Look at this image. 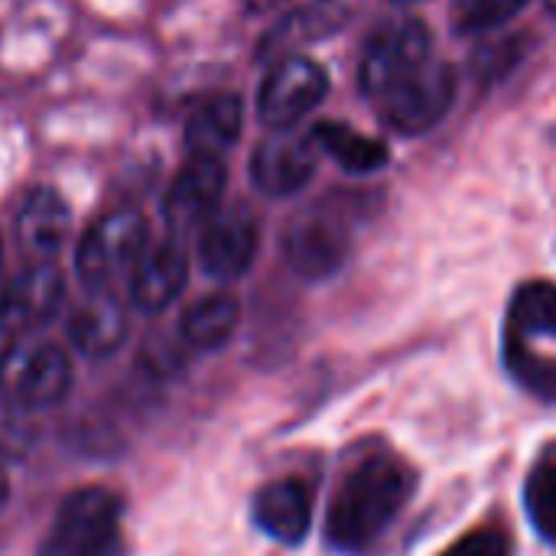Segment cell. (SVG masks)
<instances>
[{"mask_svg":"<svg viewBox=\"0 0 556 556\" xmlns=\"http://www.w3.org/2000/svg\"><path fill=\"white\" fill-rule=\"evenodd\" d=\"M417 492V472L397 453H368L339 482L326 511L332 551L358 556L371 551L401 518Z\"/></svg>","mask_w":556,"mask_h":556,"instance_id":"cell-1","label":"cell"},{"mask_svg":"<svg viewBox=\"0 0 556 556\" xmlns=\"http://www.w3.org/2000/svg\"><path fill=\"white\" fill-rule=\"evenodd\" d=\"M124 502L121 495L88 485L59 505L36 556H121L124 534H121Z\"/></svg>","mask_w":556,"mask_h":556,"instance_id":"cell-2","label":"cell"},{"mask_svg":"<svg viewBox=\"0 0 556 556\" xmlns=\"http://www.w3.org/2000/svg\"><path fill=\"white\" fill-rule=\"evenodd\" d=\"M72 388L68 355L46 339L23 336L0 358V394L16 410H42L59 404Z\"/></svg>","mask_w":556,"mask_h":556,"instance_id":"cell-3","label":"cell"},{"mask_svg":"<svg viewBox=\"0 0 556 556\" xmlns=\"http://www.w3.org/2000/svg\"><path fill=\"white\" fill-rule=\"evenodd\" d=\"M147 254V222L134 208L101 215L78 241L75 267L88 290H111L117 277L140 264Z\"/></svg>","mask_w":556,"mask_h":556,"instance_id":"cell-4","label":"cell"},{"mask_svg":"<svg viewBox=\"0 0 556 556\" xmlns=\"http://www.w3.org/2000/svg\"><path fill=\"white\" fill-rule=\"evenodd\" d=\"M433 33L424 20L407 16L381 26L362 55L358 85L368 98H384L391 88H397L404 78H410L417 68L430 62Z\"/></svg>","mask_w":556,"mask_h":556,"instance_id":"cell-5","label":"cell"},{"mask_svg":"<svg viewBox=\"0 0 556 556\" xmlns=\"http://www.w3.org/2000/svg\"><path fill=\"white\" fill-rule=\"evenodd\" d=\"M456 85H459V78H456L453 65L427 62L410 78H404L397 88H391L384 98H378L381 121L404 137L427 134L450 114V108L456 101Z\"/></svg>","mask_w":556,"mask_h":556,"instance_id":"cell-6","label":"cell"},{"mask_svg":"<svg viewBox=\"0 0 556 556\" xmlns=\"http://www.w3.org/2000/svg\"><path fill=\"white\" fill-rule=\"evenodd\" d=\"M329 94V75L309 55H283L270 65L257 91V114L270 130H293Z\"/></svg>","mask_w":556,"mask_h":556,"instance_id":"cell-7","label":"cell"},{"mask_svg":"<svg viewBox=\"0 0 556 556\" xmlns=\"http://www.w3.org/2000/svg\"><path fill=\"white\" fill-rule=\"evenodd\" d=\"M349 248H352L349 225L342 222V215H332L326 208H313L300 215L283 235V257L290 270L309 283L339 274L349 257Z\"/></svg>","mask_w":556,"mask_h":556,"instance_id":"cell-8","label":"cell"},{"mask_svg":"<svg viewBox=\"0 0 556 556\" xmlns=\"http://www.w3.org/2000/svg\"><path fill=\"white\" fill-rule=\"evenodd\" d=\"M261 244L257 218L244 208H218L202 228H199V264L208 277L235 280L251 270Z\"/></svg>","mask_w":556,"mask_h":556,"instance_id":"cell-9","label":"cell"},{"mask_svg":"<svg viewBox=\"0 0 556 556\" xmlns=\"http://www.w3.org/2000/svg\"><path fill=\"white\" fill-rule=\"evenodd\" d=\"M316 163H319V147L313 134L274 130L267 140L257 143L251 156V179L264 195L287 199L313 179Z\"/></svg>","mask_w":556,"mask_h":556,"instance_id":"cell-10","label":"cell"},{"mask_svg":"<svg viewBox=\"0 0 556 556\" xmlns=\"http://www.w3.org/2000/svg\"><path fill=\"white\" fill-rule=\"evenodd\" d=\"M65 280L55 264L33 261L20 270L0 293V326L13 336H29L42 329L62 306Z\"/></svg>","mask_w":556,"mask_h":556,"instance_id":"cell-11","label":"cell"},{"mask_svg":"<svg viewBox=\"0 0 556 556\" xmlns=\"http://www.w3.org/2000/svg\"><path fill=\"white\" fill-rule=\"evenodd\" d=\"M225 182H228V169H225L222 156H192L176 173V179L166 192V202H163L166 225L179 235L202 228L218 212Z\"/></svg>","mask_w":556,"mask_h":556,"instance_id":"cell-12","label":"cell"},{"mask_svg":"<svg viewBox=\"0 0 556 556\" xmlns=\"http://www.w3.org/2000/svg\"><path fill=\"white\" fill-rule=\"evenodd\" d=\"M254 525L277 544L296 547L313 525V492L300 479H280L254 495Z\"/></svg>","mask_w":556,"mask_h":556,"instance_id":"cell-13","label":"cell"},{"mask_svg":"<svg viewBox=\"0 0 556 556\" xmlns=\"http://www.w3.org/2000/svg\"><path fill=\"white\" fill-rule=\"evenodd\" d=\"M352 16L349 0H309L296 10H290L264 39H261V59H283L296 55L300 46L319 42L332 33H339Z\"/></svg>","mask_w":556,"mask_h":556,"instance_id":"cell-14","label":"cell"},{"mask_svg":"<svg viewBox=\"0 0 556 556\" xmlns=\"http://www.w3.org/2000/svg\"><path fill=\"white\" fill-rule=\"evenodd\" d=\"M68 339L88 358L114 355L127 339L124 303L111 290H91L68 316Z\"/></svg>","mask_w":556,"mask_h":556,"instance_id":"cell-15","label":"cell"},{"mask_svg":"<svg viewBox=\"0 0 556 556\" xmlns=\"http://www.w3.org/2000/svg\"><path fill=\"white\" fill-rule=\"evenodd\" d=\"M189 277V257L182 244L163 241L153 251L140 257V264L130 274V300L143 313H163L186 287Z\"/></svg>","mask_w":556,"mask_h":556,"instance_id":"cell-16","label":"cell"},{"mask_svg":"<svg viewBox=\"0 0 556 556\" xmlns=\"http://www.w3.org/2000/svg\"><path fill=\"white\" fill-rule=\"evenodd\" d=\"M20 248L33 261H49L68 238V208L52 189H33L16 212Z\"/></svg>","mask_w":556,"mask_h":556,"instance_id":"cell-17","label":"cell"},{"mask_svg":"<svg viewBox=\"0 0 556 556\" xmlns=\"http://www.w3.org/2000/svg\"><path fill=\"white\" fill-rule=\"evenodd\" d=\"M244 104L238 94H218L205 101L186 124V147L192 156H222L241 137Z\"/></svg>","mask_w":556,"mask_h":556,"instance_id":"cell-18","label":"cell"},{"mask_svg":"<svg viewBox=\"0 0 556 556\" xmlns=\"http://www.w3.org/2000/svg\"><path fill=\"white\" fill-rule=\"evenodd\" d=\"M313 140L319 147V153L332 156L345 173H375L388 163V143L378 137H368L349 124L339 121H319L313 124Z\"/></svg>","mask_w":556,"mask_h":556,"instance_id":"cell-19","label":"cell"},{"mask_svg":"<svg viewBox=\"0 0 556 556\" xmlns=\"http://www.w3.org/2000/svg\"><path fill=\"white\" fill-rule=\"evenodd\" d=\"M238 319H241V303L231 293H212V296H202L199 303H192L182 313L179 336L192 349L215 352L235 336Z\"/></svg>","mask_w":556,"mask_h":556,"instance_id":"cell-20","label":"cell"},{"mask_svg":"<svg viewBox=\"0 0 556 556\" xmlns=\"http://www.w3.org/2000/svg\"><path fill=\"white\" fill-rule=\"evenodd\" d=\"M505 336L518 342L556 339V283L554 280H528L515 290L508 306Z\"/></svg>","mask_w":556,"mask_h":556,"instance_id":"cell-21","label":"cell"},{"mask_svg":"<svg viewBox=\"0 0 556 556\" xmlns=\"http://www.w3.org/2000/svg\"><path fill=\"white\" fill-rule=\"evenodd\" d=\"M505 365L531 394L556 401V358H544L531 349V342L505 336Z\"/></svg>","mask_w":556,"mask_h":556,"instance_id":"cell-22","label":"cell"},{"mask_svg":"<svg viewBox=\"0 0 556 556\" xmlns=\"http://www.w3.org/2000/svg\"><path fill=\"white\" fill-rule=\"evenodd\" d=\"M525 508L534 531L556 544V459H544L531 469L525 485Z\"/></svg>","mask_w":556,"mask_h":556,"instance_id":"cell-23","label":"cell"},{"mask_svg":"<svg viewBox=\"0 0 556 556\" xmlns=\"http://www.w3.org/2000/svg\"><path fill=\"white\" fill-rule=\"evenodd\" d=\"M525 36H508L502 42H492L485 46L482 52L472 55V68H476V78H485V81H495V78H505L521 59H525Z\"/></svg>","mask_w":556,"mask_h":556,"instance_id":"cell-24","label":"cell"},{"mask_svg":"<svg viewBox=\"0 0 556 556\" xmlns=\"http://www.w3.org/2000/svg\"><path fill=\"white\" fill-rule=\"evenodd\" d=\"M531 0H479L466 16H459V29L463 33H482V29H495L502 23H508L511 16H518Z\"/></svg>","mask_w":556,"mask_h":556,"instance_id":"cell-25","label":"cell"},{"mask_svg":"<svg viewBox=\"0 0 556 556\" xmlns=\"http://www.w3.org/2000/svg\"><path fill=\"white\" fill-rule=\"evenodd\" d=\"M511 544L502 531L495 528H482V531H469L466 538H459L443 556H508Z\"/></svg>","mask_w":556,"mask_h":556,"instance_id":"cell-26","label":"cell"},{"mask_svg":"<svg viewBox=\"0 0 556 556\" xmlns=\"http://www.w3.org/2000/svg\"><path fill=\"white\" fill-rule=\"evenodd\" d=\"M283 0H244V7L251 10V13H270V10H277Z\"/></svg>","mask_w":556,"mask_h":556,"instance_id":"cell-27","label":"cell"},{"mask_svg":"<svg viewBox=\"0 0 556 556\" xmlns=\"http://www.w3.org/2000/svg\"><path fill=\"white\" fill-rule=\"evenodd\" d=\"M7 492H10V485H7V472H3V463H0V505L7 502Z\"/></svg>","mask_w":556,"mask_h":556,"instance_id":"cell-28","label":"cell"},{"mask_svg":"<svg viewBox=\"0 0 556 556\" xmlns=\"http://www.w3.org/2000/svg\"><path fill=\"white\" fill-rule=\"evenodd\" d=\"M453 3H456V10H459V16H466V13H469V10H472V7H476L479 0H453Z\"/></svg>","mask_w":556,"mask_h":556,"instance_id":"cell-29","label":"cell"},{"mask_svg":"<svg viewBox=\"0 0 556 556\" xmlns=\"http://www.w3.org/2000/svg\"><path fill=\"white\" fill-rule=\"evenodd\" d=\"M547 10H551V13L556 16V0H547Z\"/></svg>","mask_w":556,"mask_h":556,"instance_id":"cell-30","label":"cell"},{"mask_svg":"<svg viewBox=\"0 0 556 556\" xmlns=\"http://www.w3.org/2000/svg\"><path fill=\"white\" fill-rule=\"evenodd\" d=\"M394 3H424V0H394Z\"/></svg>","mask_w":556,"mask_h":556,"instance_id":"cell-31","label":"cell"},{"mask_svg":"<svg viewBox=\"0 0 556 556\" xmlns=\"http://www.w3.org/2000/svg\"><path fill=\"white\" fill-rule=\"evenodd\" d=\"M0 261H3V248H0Z\"/></svg>","mask_w":556,"mask_h":556,"instance_id":"cell-32","label":"cell"}]
</instances>
